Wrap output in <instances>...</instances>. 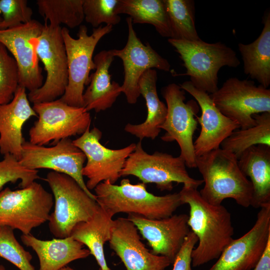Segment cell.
<instances>
[{"instance_id":"1","label":"cell","mask_w":270,"mask_h":270,"mask_svg":"<svg viewBox=\"0 0 270 270\" xmlns=\"http://www.w3.org/2000/svg\"><path fill=\"white\" fill-rule=\"evenodd\" d=\"M183 204L190 207L188 224L198 238L192 252L193 267L218 258L233 240L231 215L222 204L212 205L201 196L197 188L184 186L178 192Z\"/></svg>"},{"instance_id":"2","label":"cell","mask_w":270,"mask_h":270,"mask_svg":"<svg viewBox=\"0 0 270 270\" xmlns=\"http://www.w3.org/2000/svg\"><path fill=\"white\" fill-rule=\"evenodd\" d=\"M196 162L204 183L199 191L204 200L220 205L230 198L244 208L250 206L252 184L240 168L234 154L220 148L196 156Z\"/></svg>"},{"instance_id":"3","label":"cell","mask_w":270,"mask_h":270,"mask_svg":"<svg viewBox=\"0 0 270 270\" xmlns=\"http://www.w3.org/2000/svg\"><path fill=\"white\" fill-rule=\"evenodd\" d=\"M94 190L99 206L113 216L124 212L159 220L172 216L182 204L178 192L156 196L147 190L146 184H132L128 178L122 179L120 185L102 182Z\"/></svg>"},{"instance_id":"4","label":"cell","mask_w":270,"mask_h":270,"mask_svg":"<svg viewBox=\"0 0 270 270\" xmlns=\"http://www.w3.org/2000/svg\"><path fill=\"white\" fill-rule=\"evenodd\" d=\"M168 42L179 54L186 68V73L176 76H190L195 88L208 94L218 90V74L221 68H236L240 64L236 52L220 42L168 38Z\"/></svg>"},{"instance_id":"5","label":"cell","mask_w":270,"mask_h":270,"mask_svg":"<svg viewBox=\"0 0 270 270\" xmlns=\"http://www.w3.org/2000/svg\"><path fill=\"white\" fill-rule=\"evenodd\" d=\"M45 180L54 198V210L48 220L50 230L56 238L68 237L74 227L90 220L99 206L67 174L50 171Z\"/></svg>"},{"instance_id":"6","label":"cell","mask_w":270,"mask_h":270,"mask_svg":"<svg viewBox=\"0 0 270 270\" xmlns=\"http://www.w3.org/2000/svg\"><path fill=\"white\" fill-rule=\"evenodd\" d=\"M112 26H100L94 28L88 35L85 25H80L77 38H72L68 29L62 28L68 68V83L60 100L72 106L83 107L82 96L85 86L90 83V73L96 70L92 58L96 46L100 40L112 30Z\"/></svg>"},{"instance_id":"7","label":"cell","mask_w":270,"mask_h":270,"mask_svg":"<svg viewBox=\"0 0 270 270\" xmlns=\"http://www.w3.org/2000/svg\"><path fill=\"white\" fill-rule=\"evenodd\" d=\"M54 204L52 194L36 181L17 190L6 188L0 192V226L30 234L48 220Z\"/></svg>"},{"instance_id":"8","label":"cell","mask_w":270,"mask_h":270,"mask_svg":"<svg viewBox=\"0 0 270 270\" xmlns=\"http://www.w3.org/2000/svg\"><path fill=\"white\" fill-rule=\"evenodd\" d=\"M186 166L180 156L174 157L159 152L148 154L140 140L126 159L120 176H135L144 184H156L161 191L172 190L174 182L198 188L204 183L203 180L190 176Z\"/></svg>"},{"instance_id":"9","label":"cell","mask_w":270,"mask_h":270,"mask_svg":"<svg viewBox=\"0 0 270 270\" xmlns=\"http://www.w3.org/2000/svg\"><path fill=\"white\" fill-rule=\"evenodd\" d=\"M38 119L29 130L30 142L44 146L82 135L90 128L91 116L84 107L70 106L60 99L34 104Z\"/></svg>"},{"instance_id":"10","label":"cell","mask_w":270,"mask_h":270,"mask_svg":"<svg viewBox=\"0 0 270 270\" xmlns=\"http://www.w3.org/2000/svg\"><path fill=\"white\" fill-rule=\"evenodd\" d=\"M62 28L44 24L40 35L32 40L37 56L44 64L46 79L39 88L29 92L33 104L50 102L62 96L68 83V68Z\"/></svg>"},{"instance_id":"11","label":"cell","mask_w":270,"mask_h":270,"mask_svg":"<svg viewBox=\"0 0 270 270\" xmlns=\"http://www.w3.org/2000/svg\"><path fill=\"white\" fill-rule=\"evenodd\" d=\"M210 96L219 110L245 129L256 124V114L270 112V90L254 81L228 78Z\"/></svg>"},{"instance_id":"12","label":"cell","mask_w":270,"mask_h":270,"mask_svg":"<svg viewBox=\"0 0 270 270\" xmlns=\"http://www.w3.org/2000/svg\"><path fill=\"white\" fill-rule=\"evenodd\" d=\"M162 94L166 103L167 114L160 128L166 131L161 139L166 142L176 141L180 155L189 168H196L193 136L197 129L196 118L199 107L191 100L186 102L185 91L172 83L164 87Z\"/></svg>"},{"instance_id":"13","label":"cell","mask_w":270,"mask_h":270,"mask_svg":"<svg viewBox=\"0 0 270 270\" xmlns=\"http://www.w3.org/2000/svg\"><path fill=\"white\" fill-rule=\"evenodd\" d=\"M102 132L97 128H88L80 137L72 140L74 144L85 154L86 164L82 170L88 190L94 188L100 182L108 180L114 184L121 177L126 161L134 150L136 144L132 143L120 149H110L102 145Z\"/></svg>"},{"instance_id":"14","label":"cell","mask_w":270,"mask_h":270,"mask_svg":"<svg viewBox=\"0 0 270 270\" xmlns=\"http://www.w3.org/2000/svg\"><path fill=\"white\" fill-rule=\"evenodd\" d=\"M18 160L29 169H50L70 176L89 196L96 200L94 194L87 188L82 174L86 156L69 138L61 140L50 147L25 141Z\"/></svg>"},{"instance_id":"15","label":"cell","mask_w":270,"mask_h":270,"mask_svg":"<svg viewBox=\"0 0 270 270\" xmlns=\"http://www.w3.org/2000/svg\"><path fill=\"white\" fill-rule=\"evenodd\" d=\"M126 21L128 29L126 44L122 49H114L112 52L114 57L119 58L122 62L124 76L121 86L122 92L128 104H134L140 95L138 82L143 74L154 68L169 72L170 64L148 42L145 44L142 42L137 36L130 17Z\"/></svg>"},{"instance_id":"16","label":"cell","mask_w":270,"mask_h":270,"mask_svg":"<svg viewBox=\"0 0 270 270\" xmlns=\"http://www.w3.org/2000/svg\"><path fill=\"white\" fill-rule=\"evenodd\" d=\"M43 26L38 21L32 20L0 30V43L12 54L16 63L19 86L30 92L40 88L44 84L42 68L32 43L33 38L40 35Z\"/></svg>"},{"instance_id":"17","label":"cell","mask_w":270,"mask_h":270,"mask_svg":"<svg viewBox=\"0 0 270 270\" xmlns=\"http://www.w3.org/2000/svg\"><path fill=\"white\" fill-rule=\"evenodd\" d=\"M270 238V204L260 208L254 226L232 240L209 270H251L256 266Z\"/></svg>"},{"instance_id":"18","label":"cell","mask_w":270,"mask_h":270,"mask_svg":"<svg viewBox=\"0 0 270 270\" xmlns=\"http://www.w3.org/2000/svg\"><path fill=\"white\" fill-rule=\"evenodd\" d=\"M108 242L126 270H164L172 264L168 258L154 254L146 248L136 227L127 218L114 220Z\"/></svg>"},{"instance_id":"19","label":"cell","mask_w":270,"mask_h":270,"mask_svg":"<svg viewBox=\"0 0 270 270\" xmlns=\"http://www.w3.org/2000/svg\"><path fill=\"white\" fill-rule=\"evenodd\" d=\"M180 86L195 98L201 110V116H196L201 130L194 142L196 156H200L220 148L222 142L232 132L240 128V126L219 110L210 94L195 88L190 81L184 82Z\"/></svg>"},{"instance_id":"20","label":"cell","mask_w":270,"mask_h":270,"mask_svg":"<svg viewBox=\"0 0 270 270\" xmlns=\"http://www.w3.org/2000/svg\"><path fill=\"white\" fill-rule=\"evenodd\" d=\"M186 214H172L159 220H152L136 214H128L142 237L152 248V252L168 258L173 263L189 233Z\"/></svg>"},{"instance_id":"21","label":"cell","mask_w":270,"mask_h":270,"mask_svg":"<svg viewBox=\"0 0 270 270\" xmlns=\"http://www.w3.org/2000/svg\"><path fill=\"white\" fill-rule=\"evenodd\" d=\"M37 114L30 104L26 89L18 86L12 100L0 106V152L10 154L18 160L26 141L22 128L26 122Z\"/></svg>"},{"instance_id":"22","label":"cell","mask_w":270,"mask_h":270,"mask_svg":"<svg viewBox=\"0 0 270 270\" xmlns=\"http://www.w3.org/2000/svg\"><path fill=\"white\" fill-rule=\"evenodd\" d=\"M112 50H103L94 57V72L90 76V83L84 92L83 107L88 112L104 111L112 106L122 92L121 86L111 80L109 68L114 60Z\"/></svg>"},{"instance_id":"23","label":"cell","mask_w":270,"mask_h":270,"mask_svg":"<svg viewBox=\"0 0 270 270\" xmlns=\"http://www.w3.org/2000/svg\"><path fill=\"white\" fill-rule=\"evenodd\" d=\"M22 242L32 248L39 260V270H60L68 263L90 254L84 246L71 236L42 240L31 234H22Z\"/></svg>"},{"instance_id":"24","label":"cell","mask_w":270,"mask_h":270,"mask_svg":"<svg viewBox=\"0 0 270 270\" xmlns=\"http://www.w3.org/2000/svg\"><path fill=\"white\" fill-rule=\"evenodd\" d=\"M244 174L250 178L252 186L250 206L259 208L270 204V146H253L238 158Z\"/></svg>"},{"instance_id":"25","label":"cell","mask_w":270,"mask_h":270,"mask_svg":"<svg viewBox=\"0 0 270 270\" xmlns=\"http://www.w3.org/2000/svg\"><path fill=\"white\" fill-rule=\"evenodd\" d=\"M157 72L154 69L146 71L138 82L140 94L144 98L147 108V116L142 124H127L124 130L142 140L144 138L155 139L161 131L160 126L167 114L166 106L158 96L156 90Z\"/></svg>"},{"instance_id":"26","label":"cell","mask_w":270,"mask_h":270,"mask_svg":"<svg viewBox=\"0 0 270 270\" xmlns=\"http://www.w3.org/2000/svg\"><path fill=\"white\" fill-rule=\"evenodd\" d=\"M112 218L99 206L92 216L87 221L78 224L70 235L88 248L101 270H111L106 260L104 244L110 238Z\"/></svg>"},{"instance_id":"27","label":"cell","mask_w":270,"mask_h":270,"mask_svg":"<svg viewBox=\"0 0 270 270\" xmlns=\"http://www.w3.org/2000/svg\"><path fill=\"white\" fill-rule=\"evenodd\" d=\"M264 28L260 36L252 42L239 43L244 71L260 85L268 88L270 84V13L267 12L262 18Z\"/></svg>"},{"instance_id":"28","label":"cell","mask_w":270,"mask_h":270,"mask_svg":"<svg viewBox=\"0 0 270 270\" xmlns=\"http://www.w3.org/2000/svg\"><path fill=\"white\" fill-rule=\"evenodd\" d=\"M117 14H126L132 24L152 25L162 36L172 38L168 18L163 0H118Z\"/></svg>"},{"instance_id":"29","label":"cell","mask_w":270,"mask_h":270,"mask_svg":"<svg viewBox=\"0 0 270 270\" xmlns=\"http://www.w3.org/2000/svg\"><path fill=\"white\" fill-rule=\"evenodd\" d=\"M256 124L236 130L221 144V148L232 152L238 159L249 148L256 145L270 146V112L256 114Z\"/></svg>"},{"instance_id":"30","label":"cell","mask_w":270,"mask_h":270,"mask_svg":"<svg viewBox=\"0 0 270 270\" xmlns=\"http://www.w3.org/2000/svg\"><path fill=\"white\" fill-rule=\"evenodd\" d=\"M84 0H38V11L52 26L61 24L70 28L80 26L84 20Z\"/></svg>"},{"instance_id":"31","label":"cell","mask_w":270,"mask_h":270,"mask_svg":"<svg viewBox=\"0 0 270 270\" xmlns=\"http://www.w3.org/2000/svg\"><path fill=\"white\" fill-rule=\"evenodd\" d=\"M163 0L172 31V38H170L190 41L200 40L194 24V1Z\"/></svg>"},{"instance_id":"32","label":"cell","mask_w":270,"mask_h":270,"mask_svg":"<svg viewBox=\"0 0 270 270\" xmlns=\"http://www.w3.org/2000/svg\"><path fill=\"white\" fill-rule=\"evenodd\" d=\"M0 257L20 270H36L31 264L32 254L17 240L14 230L6 226H0Z\"/></svg>"},{"instance_id":"33","label":"cell","mask_w":270,"mask_h":270,"mask_svg":"<svg viewBox=\"0 0 270 270\" xmlns=\"http://www.w3.org/2000/svg\"><path fill=\"white\" fill-rule=\"evenodd\" d=\"M19 86L18 70L14 58L0 43V106L10 102Z\"/></svg>"},{"instance_id":"34","label":"cell","mask_w":270,"mask_h":270,"mask_svg":"<svg viewBox=\"0 0 270 270\" xmlns=\"http://www.w3.org/2000/svg\"><path fill=\"white\" fill-rule=\"evenodd\" d=\"M39 178L38 170L24 167L12 154H5L0 161V192L8 183H15L20 180L19 186L24 188Z\"/></svg>"},{"instance_id":"35","label":"cell","mask_w":270,"mask_h":270,"mask_svg":"<svg viewBox=\"0 0 270 270\" xmlns=\"http://www.w3.org/2000/svg\"><path fill=\"white\" fill-rule=\"evenodd\" d=\"M118 0H84V20L94 28L102 24L113 26L120 21V16L116 14Z\"/></svg>"},{"instance_id":"36","label":"cell","mask_w":270,"mask_h":270,"mask_svg":"<svg viewBox=\"0 0 270 270\" xmlns=\"http://www.w3.org/2000/svg\"><path fill=\"white\" fill-rule=\"evenodd\" d=\"M0 14L2 18L0 30L26 24L32 20V10L26 0H0Z\"/></svg>"},{"instance_id":"37","label":"cell","mask_w":270,"mask_h":270,"mask_svg":"<svg viewBox=\"0 0 270 270\" xmlns=\"http://www.w3.org/2000/svg\"><path fill=\"white\" fill-rule=\"evenodd\" d=\"M198 242V237L190 230L176 255L172 270H192V252Z\"/></svg>"},{"instance_id":"38","label":"cell","mask_w":270,"mask_h":270,"mask_svg":"<svg viewBox=\"0 0 270 270\" xmlns=\"http://www.w3.org/2000/svg\"><path fill=\"white\" fill-rule=\"evenodd\" d=\"M254 268V270H270V238L261 257Z\"/></svg>"},{"instance_id":"39","label":"cell","mask_w":270,"mask_h":270,"mask_svg":"<svg viewBox=\"0 0 270 270\" xmlns=\"http://www.w3.org/2000/svg\"><path fill=\"white\" fill-rule=\"evenodd\" d=\"M60 270H74L68 266H64L61 269H60Z\"/></svg>"},{"instance_id":"40","label":"cell","mask_w":270,"mask_h":270,"mask_svg":"<svg viewBox=\"0 0 270 270\" xmlns=\"http://www.w3.org/2000/svg\"><path fill=\"white\" fill-rule=\"evenodd\" d=\"M0 270H6L5 268L2 265L0 266Z\"/></svg>"},{"instance_id":"41","label":"cell","mask_w":270,"mask_h":270,"mask_svg":"<svg viewBox=\"0 0 270 270\" xmlns=\"http://www.w3.org/2000/svg\"><path fill=\"white\" fill-rule=\"evenodd\" d=\"M2 16H0V24L2 22Z\"/></svg>"},{"instance_id":"42","label":"cell","mask_w":270,"mask_h":270,"mask_svg":"<svg viewBox=\"0 0 270 270\" xmlns=\"http://www.w3.org/2000/svg\"><path fill=\"white\" fill-rule=\"evenodd\" d=\"M99 270H101L100 268H99Z\"/></svg>"}]
</instances>
